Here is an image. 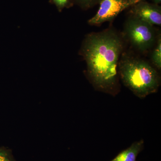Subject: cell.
Wrapping results in <instances>:
<instances>
[{
	"label": "cell",
	"mask_w": 161,
	"mask_h": 161,
	"mask_svg": "<svg viewBox=\"0 0 161 161\" xmlns=\"http://www.w3.org/2000/svg\"><path fill=\"white\" fill-rule=\"evenodd\" d=\"M125 32L130 43L142 52L152 48L157 39L153 26L131 15L126 22Z\"/></svg>",
	"instance_id": "obj_3"
},
{
	"label": "cell",
	"mask_w": 161,
	"mask_h": 161,
	"mask_svg": "<svg viewBox=\"0 0 161 161\" xmlns=\"http://www.w3.org/2000/svg\"><path fill=\"white\" fill-rule=\"evenodd\" d=\"M136 3L131 0H102L98 11L88 22L90 25H97L112 21L122 11Z\"/></svg>",
	"instance_id": "obj_4"
},
{
	"label": "cell",
	"mask_w": 161,
	"mask_h": 161,
	"mask_svg": "<svg viewBox=\"0 0 161 161\" xmlns=\"http://www.w3.org/2000/svg\"><path fill=\"white\" fill-rule=\"evenodd\" d=\"M131 1H134V2H140V1H144V0H131Z\"/></svg>",
	"instance_id": "obj_12"
},
{
	"label": "cell",
	"mask_w": 161,
	"mask_h": 161,
	"mask_svg": "<svg viewBox=\"0 0 161 161\" xmlns=\"http://www.w3.org/2000/svg\"><path fill=\"white\" fill-rule=\"evenodd\" d=\"M152 1L154 4H157V5H159V4H161V0H152Z\"/></svg>",
	"instance_id": "obj_11"
},
{
	"label": "cell",
	"mask_w": 161,
	"mask_h": 161,
	"mask_svg": "<svg viewBox=\"0 0 161 161\" xmlns=\"http://www.w3.org/2000/svg\"><path fill=\"white\" fill-rule=\"evenodd\" d=\"M131 15L153 26L161 25V7L154 3L140 1L131 6Z\"/></svg>",
	"instance_id": "obj_5"
},
{
	"label": "cell",
	"mask_w": 161,
	"mask_h": 161,
	"mask_svg": "<svg viewBox=\"0 0 161 161\" xmlns=\"http://www.w3.org/2000/svg\"><path fill=\"white\" fill-rule=\"evenodd\" d=\"M155 47L152 52L151 59L154 66L158 70L161 68V37L159 35L157 39Z\"/></svg>",
	"instance_id": "obj_7"
},
{
	"label": "cell",
	"mask_w": 161,
	"mask_h": 161,
	"mask_svg": "<svg viewBox=\"0 0 161 161\" xmlns=\"http://www.w3.org/2000/svg\"><path fill=\"white\" fill-rule=\"evenodd\" d=\"M124 43L112 29L86 36L80 54L86 62L87 75L95 90L115 96L119 92L118 65Z\"/></svg>",
	"instance_id": "obj_1"
},
{
	"label": "cell",
	"mask_w": 161,
	"mask_h": 161,
	"mask_svg": "<svg viewBox=\"0 0 161 161\" xmlns=\"http://www.w3.org/2000/svg\"><path fill=\"white\" fill-rule=\"evenodd\" d=\"M0 161H12L8 153L5 151L0 150Z\"/></svg>",
	"instance_id": "obj_10"
},
{
	"label": "cell",
	"mask_w": 161,
	"mask_h": 161,
	"mask_svg": "<svg viewBox=\"0 0 161 161\" xmlns=\"http://www.w3.org/2000/svg\"><path fill=\"white\" fill-rule=\"evenodd\" d=\"M118 74L125 86L141 98L156 93L160 84L155 69L136 57L123 55L119 63Z\"/></svg>",
	"instance_id": "obj_2"
},
{
	"label": "cell",
	"mask_w": 161,
	"mask_h": 161,
	"mask_svg": "<svg viewBox=\"0 0 161 161\" xmlns=\"http://www.w3.org/2000/svg\"><path fill=\"white\" fill-rule=\"evenodd\" d=\"M49 3L55 5L60 12L64 8H69L74 6L70 0H50Z\"/></svg>",
	"instance_id": "obj_9"
},
{
	"label": "cell",
	"mask_w": 161,
	"mask_h": 161,
	"mask_svg": "<svg viewBox=\"0 0 161 161\" xmlns=\"http://www.w3.org/2000/svg\"><path fill=\"white\" fill-rule=\"evenodd\" d=\"M73 4H76L81 9H87L99 4L102 0H70Z\"/></svg>",
	"instance_id": "obj_8"
},
{
	"label": "cell",
	"mask_w": 161,
	"mask_h": 161,
	"mask_svg": "<svg viewBox=\"0 0 161 161\" xmlns=\"http://www.w3.org/2000/svg\"><path fill=\"white\" fill-rule=\"evenodd\" d=\"M144 144L142 139L134 142L129 148L121 151L111 161H136L139 153L143 150Z\"/></svg>",
	"instance_id": "obj_6"
}]
</instances>
